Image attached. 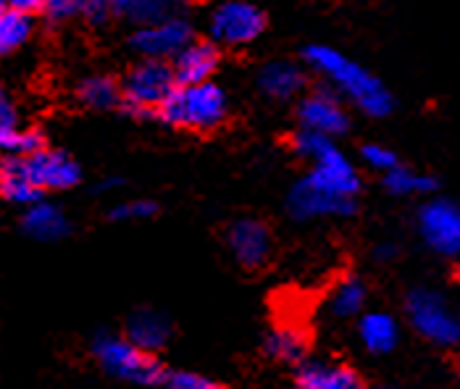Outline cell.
<instances>
[{
    "label": "cell",
    "mask_w": 460,
    "mask_h": 389,
    "mask_svg": "<svg viewBox=\"0 0 460 389\" xmlns=\"http://www.w3.org/2000/svg\"><path fill=\"white\" fill-rule=\"evenodd\" d=\"M303 58L308 69L321 74L332 84V90L340 98L350 101L360 113L371 119H385L392 113L394 101L387 84L368 69H363L350 56H345L342 50L329 45H308Z\"/></svg>",
    "instance_id": "obj_1"
},
{
    "label": "cell",
    "mask_w": 460,
    "mask_h": 389,
    "mask_svg": "<svg viewBox=\"0 0 460 389\" xmlns=\"http://www.w3.org/2000/svg\"><path fill=\"white\" fill-rule=\"evenodd\" d=\"M155 113L169 127L190 129V132H211L226 121L229 101L216 82L177 84Z\"/></svg>",
    "instance_id": "obj_2"
},
{
    "label": "cell",
    "mask_w": 460,
    "mask_h": 389,
    "mask_svg": "<svg viewBox=\"0 0 460 389\" xmlns=\"http://www.w3.org/2000/svg\"><path fill=\"white\" fill-rule=\"evenodd\" d=\"M93 355L101 363V368L137 387H161L166 379V371L161 366V360L153 353L140 350L135 342H129L127 337H116V334H101L93 342Z\"/></svg>",
    "instance_id": "obj_3"
},
{
    "label": "cell",
    "mask_w": 460,
    "mask_h": 389,
    "mask_svg": "<svg viewBox=\"0 0 460 389\" xmlns=\"http://www.w3.org/2000/svg\"><path fill=\"white\" fill-rule=\"evenodd\" d=\"M405 316L413 332L437 348H458L460 345V314L450 300L429 287H416L405 297Z\"/></svg>",
    "instance_id": "obj_4"
},
{
    "label": "cell",
    "mask_w": 460,
    "mask_h": 389,
    "mask_svg": "<svg viewBox=\"0 0 460 389\" xmlns=\"http://www.w3.org/2000/svg\"><path fill=\"white\" fill-rule=\"evenodd\" d=\"M121 87V101L135 113L158 111V106L169 98V93L177 87L174 69L169 61L142 58L137 66L127 71Z\"/></svg>",
    "instance_id": "obj_5"
},
{
    "label": "cell",
    "mask_w": 460,
    "mask_h": 389,
    "mask_svg": "<svg viewBox=\"0 0 460 389\" xmlns=\"http://www.w3.org/2000/svg\"><path fill=\"white\" fill-rule=\"evenodd\" d=\"M416 224L424 245L431 252L442 258H460V206L456 200H426Z\"/></svg>",
    "instance_id": "obj_6"
},
{
    "label": "cell",
    "mask_w": 460,
    "mask_h": 389,
    "mask_svg": "<svg viewBox=\"0 0 460 389\" xmlns=\"http://www.w3.org/2000/svg\"><path fill=\"white\" fill-rule=\"evenodd\" d=\"M211 37L218 45L243 48L255 42L266 30V16L248 0H226L211 13Z\"/></svg>",
    "instance_id": "obj_7"
},
{
    "label": "cell",
    "mask_w": 460,
    "mask_h": 389,
    "mask_svg": "<svg viewBox=\"0 0 460 389\" xmlns=\"http://www.w3.org/2000/svg\"><path fill=\"white\" fill-rule=\"evenodd\" d=\"M300 129L323 135L329 140L342 137L350 129V113L334 90H314L297 103Z\"/></svg>",
    "instance_id": "obj_8"
},
{
    "label": "cell",
    "mask_w": 460,
    "mask_h": 389,
    "mask_svg": "<svg viewBox=\"0 0 460 389\" xmlns=\"http://www.w3.org/2000/svg\"><path fill=\"white\" fill-rule=\"evenodd\" d=\"M289 213L300 221H314V218H345L355 213L353 198H342L326 187H321L319 181L305 177L300 179L292 190H289Z\"/></svg>",
    "instance_id": "obj_9"
},
{
    "label": "cell",
    "mask_w": 460,
    "mask_h": 389,
    "mask_svg": "<svg viewBox=\"0 0 460 389\" xmlns=\"http://www.w3.org/2000/svg\"><path fill=\"white\" fill-rule=\"evenodd\" d=\"M195 40L192 24L179 13L161 19L155 24L137 27L132 35V48L140 53L142 58H155V61H169L174 58L181 48H187Z\"/></svg>",
    "instance_id": "obj_10"
},
{
    "label": "cell",
    "mask_w": 460,
    "mask_h": 389,
    "mask_svg": "<svg viewBox=\"0 0 460 389\" xmlns=\"http://www.w3.org/2000/svg\"><path fill=\"white\" fill-rule=\"evenodd\" d=\"M226 245L240 266L261 269L271 258L274 240H271V229L261 218H237L226 232Z\"/></svg>",
    "instance_id": "obj_11"
},
{
    "label": "cell",
    "mask_w": 460,
    "mask_h": 389,
    "mask_svg": "<svg viewBox=\"0 0 460 389\" xmlns=\"http://www.w3.org/2000/svg\"><path fill=\"white\" fill-rule=\"evenodd\" d=\"M24 169L32 179L40 192H48V190H69L79 181V166L76 161L61 153V150H50V147H42L32 155H24Z\"/></svg>",
    "instance_id": "obj_12"
},
{
    "label": "cell",
    "mask_w": 460,
    "mask_h": 389,
    "mask_svg": "<svg viewBox=\"0 0 460 389\" xmlns=\"http://www.w3.org/2000/svg\"><path fill=\"white\" fill-rule=\"evenodd\" d=\"M174 79L177 84H200L211 82V76L218 69V48L216 42L192 40L187 48H181L174 56Z\"/></svg>",
    "instance_id": "obj_13"
},
{
    "label": "cell",
    "mask_w": 460,
    "mask_h": 389,
    "mask_svg": "<svg viewBox=\"0 0 460 389\" xmlns=\"http://www.w3.org/2000/svg\"><path fill=\"white\" fill-rule=\"evenodd\" d=\"M300 389H366L358 371L348 363L334 360H308L297 371Z\"/></svg>",
    "instance_id": "obj_14"
},
{
    "label": "cell",
    "mask_w": 460,
    "mask_h": 389,
    "mask_svg": "<svg viewBox=\"0 0 460 389\" xmlns=\"http://www.w3.org/2000/svg\"><path fill=\"white\" fill-rule=\"evenodd\" d=\"M42 147H45L42 135L35 129H22L16 111L3 101L0 103V153L5 158H24Z\"/></svg>",
    "instance_id": "obj_15"
},
{
    "label": "cell",
    "mask_w": 460,
    "mask_h": 389,
    "mask_svg": "<svg viewBox=\"0 0 460 389\" xmlns=\"http://www.w3.org/2000/svg\"><path fill=\"white\" fill-rule=\"evenodd\" d=\"M358 337L363 342V348L371 355H387L397 348L400 342V326L394 316L387 311H371V314H360L358 321Z\"/></svg>",
    "instance_id": "obj_16"
},
{
    "label": "cell",
    "mask_w": 460,
    "mask_h": 389,
    "mask_svg": "<svg viewBox=\"0 0 460 389\" xmlns=\"http://www.w3.org/2000/svg\"><path fill=\"white\" fill-rule=\"evenodd\" d=\"M258 84L274 101H292L305 90V71L292 61H271L258 74Z\"/></svg>",
    "instance_id": "obj_17"
},
{
    "label": "cell",
    "mask_w": 460,
    "mask_h": 389,
    "mask_svg": "<svg viewBox=\"0 0 460 389\" xmlns=\"http://www.w3.org/2000/svg\"><path fill=\"white\" fill-rule=\"evenodd\" d=\"M172 337V326L166 316H161L153 308H142L137 314H132L127 321V340L135 342L145 353H155L161 350Z\"/></svg>",
    "instance_id": "obj_18"
},
{
    "label": "cell",
    "mask_w": 460,
    "mask_h": 389,
    "mask_svg": "<svg viewBox=\"0 0 460 389\" xmlns=\"http://www.w3.org/2000/svg\"><path fill=\"white\" fill-rule=\"evenodd\" d=\"M24 232L40 243H56V240L69 234V218L64 216L58 206L37 200L32 206H27Z\"/></svg>",
    "instance_id": "obj_19"
},
{
    "label": "cell",
    "mask_w": 460,
    "mask_h": 389,
    "mask_svg": "<svg viewBox=\"0 0 460 389\" xmlns=\"http://www.w3.org/2000/svg\"><path fill=\"white\" fill-rule=\"evenodd\" d=\"M40 190L24 169L22 158H3L0 161V198L13 206H32L40 200Z\"/></svg>",
    "instance_id": "obj_20"
},
{
    "label": "cell",
    "mask_w": 460,
    "mask_h": 389,
    "mask_svg": "<svg viewBox=\"0 0 460 389\" xmlns=\"http://www.w3.org/2000/svg\"><path fill=\"white\" fill-rule=\"evenodd\" d=\"M366 303H368V287L360 277L350 274L332 287L326 305L334 319H358L366 311Z\"/></svg>",
    "instance_id": "obj_21"
},
{
    "label": "cell",
    "mask_w": 460,
    "mask_h": 389,
    "mask_svg": "<svg viewBox=\"0 0 460 389\" xmlns=\"http://www.w3.org/2000/svg\"><path fill=\"white\" fill-rule=\"evenodd\" d=\"M181 8H184V0H113V13L124 16L127 22L137 27L155 24L169 16H179Z\"/></svg>",
    "instance_id": "obj_22"
},
{
    "label": "cell",
    "mask_w": 460,
    "mask_h": 389,
    "mask_svg": "<svg viewBox=\"0 0 460 389\" xmlns=\"http://www.w3.org/2000/svg\"><path fill=\"white\" fill-rule=\"evenodd\" d=\"M266 353L282 363H300L308 353V334L300 326H277L266 337Z\"/></svg>",
    "instance_id": "obj_23"
},
{
    "label": "cell",
    "mask_w": 460,
    "mask_h": 389,
    "mask_svg": "<svg viewBox=\"0 0 460 389\" xmlns=\"http://www.w3.org/2000/svg\"><path fill=\"white\" fill-rule=\"evenodd\" d=\"M76 98H79L82 106L106 111V108H113L121 101V87L106 74H93V76H84L79 82Z\"/></svg>",
    "instance_id": "obj_24"
},
{
    "label": "cell",
    "mask_w": 460,
    "mask_h": 389,
    "mask_svg": "<svg viewBox=\"0 0 460 389\" xmlns=\"http://www.w3.org/2000/svg\"><path fill=\"white\" fill-rule=\"evenodd\" d=\"M385 187L397 198H421V195H431L437 190V179L397 164L385 174Z\"/></svg>",
    "instance_id": "obj_25"
},
{
    "label": "cell",
    "mask_w": 460,
    "mask_h": 389,
    "mask_svg": "<svg viewBox=\"0 0 460 389\" xmlns=\"http://www.w3.org/2000/svg\"><path fill=\"white\" fill-rule=\"evenodd\" d=\"M45 11L53 19H74V16H84L93 24L106 22V16L113 11V0H48Z\"/></svg>",
    "instance_id": "obj_26"
},
{
    "label": "cell",
    "mask_w": 460,
    "mask_h": 389,
    "mask_svg": "<svg viewBox=\"0 0 460 389\" xmlns=\"http://www.w3.org/2000/svg\"><path fill=\"white\" fill-rule=\"evenodd\" d=\"M30 35H32V22L27 13L13 8L0 11V56L16 53L30 40Z\"/></svg>",
    "instance_id": "obj_27"
},
{
    "label": "cell",
    "mask_w": 460,
    "mask_h": 389,
    "mask_svg": "<svg viewBox=\"0 0 460 389\" xmlns=\"http://www.w3.org/2000/svg\"><path fill=\"white\" fill-rule=\"evenodd\" d=\"M360 161L371 169V172H379V174H387L390 169H394L400 161L394 155V150H390L387 145H379V142H368L360 147Z\"/></svg>",
    "instance_id": "obj_28"
},
{
    "label": "cell",
    "mask_w": 460,
    "mask_h": 389,
    "mask_svg": "<svg viewBox=\"0 0 460 389\" xmlns=\"http://www.w3.org/2000/svg\"><path fill=\"white\" fill-rule=\"evenodd\" d=\"M161 389H224L216 385L208 376L192 374V371H177V374H166Z\"/></svg>",
    "instance_id": "obj_29"
},
{
    "label": "cell",
    "mask_w": 460,
    "mask_h": 389,
    "mask_svg": "<svg viewBox=\"0 0 460 389\" xmlns=\"http://www.w3.org/2000/svg\"><path fill=\"white\" fill-rule=\"evenodd\" d=\"M153 213H155V206L150 200H127V203H119L111 211V218L113 221H145Z\"/></svg>",
    "instance_id": "obj_30"
},
{
    "label": "cell",
    "mask_w": 460,
    "mask_h": 389,
    "mask_svg": "<svg viewBox=\"0 0 460 389\" xmlns=\"http://www.w3.org/2000/svg\"><path fill=\"white\" fill-rule=\"evenodd\" d=\"M45 3L48 0H5V5L8 8H13V11H22V13H32V11H40V8H45Z\"/></svg>",
    "instance_id": "obj_31"
},
{
    "label": "cell",
    "mask_w": 460,
    "mask_h": 389,
    "mask_svg": "<svg viewBox=\"0 0 460 389\" xmlns=\"http://www.w3.org/2000/svg\"><path fill=\"white\" fill-rule=\"evenodd\" d=\"M397 252H400V250H397V245H392V243H382L379 248L374 250V255H376L379 261H394Z\"/></svg>",
    "instance_id": "obj_32"
},
{
    "label": "cell",
    "mask_w": 460,
    "mask_h": 389,
    "mask_svg": "<svg viewBox=\"0 0 460 389\" xmlns=\"http://www.w3.org/2000/svg\"><path fill=\"white\" fill-rule=\"evenodd\" d=\"M3 5H5V0H0V11H3Z\"/></svg>",
    "instance_id": "obj_33"
},
{
    "label": "cell",
    "mask_w": 460,
    "mask_h": 389,
    "mask_svg": "<svg viewBox=\"0 0 460 389\" xmlns=\"http://www.w3.org/2000/svg\"><path fill=\"white\" fill-rule=\"evenodd\" d=\"M0 103H3V93H0Z\"/></svg>",
    "instance_id": "obj_34"
},
{
    "label": "cell",
    "mask_w": 460,
    "mask_h": 389,
    "mask_svg": "<svg viewBox=\"0 0 460 389\" xmlns=\"http://www.w3.org/2000/svg\"><path fill=\"white\" fill-rule=\"evenodd\" d=\"M374 389H387V387H374Z\"/></svg>",
    "instance_id": "obj_35"
}]
</instances>
